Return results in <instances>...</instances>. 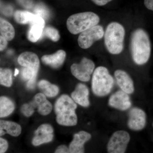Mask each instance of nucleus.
Listing matches in <instances>:
<instances>
[{
	"instance_id": "cd10ccee",
	"label": "nucleus",
	"mask_w": 153,
	"mask_h": 153,
	"mask_svg": "<svg viewBox=\"0 0 153 153\" xmlns=\"http://www.w3.org/2000/svg\"><path fill=\"white\" fill-rule=\"evenodd\" d=\"M56 153H70L69 148H67L65 145H62L58 146L55 151Z\"/></svg>"
},
{
	"instance_id": "f257e3e1",
	"label": "nucleus",
	"mask_w": 153,
	"mask_h": 153,
	"mask_svg": "<svg viewBox=\"0 0 153 153\" xmlns=\"http://www.w3.org/2000/svg\"><path fill=\"white\" fill-rule=\"evenodd\" d=\"M130 49L134 62L139 65L149 61L151 53V44L148 33L142 29H137L132 34Z\"/></svg>"
},
{
	"instance_id": "393cba45",
	"label": "nucleus",
	"mask_w": 153,
	"mask_h": 153,
	"mask_svg": "<svg viewBox=\"0 0 153 153\" xmlns=\"http://www.w3.org/2000/svg\"><path fill=\"white\" fill-rule=\"evenodd\" d=\"M44 34L45 36L54 42H57L60 38V34L58 30L53 27H47L45 28Z\"/></svg>"
},
{
	"instance_id": "c756f323",
	"label": "nucleus",
	"mask_w": 153,
	"mask_h": 153,
	"mask_svg": "<svg viewBox=\"0 0 153 153\" xmlns=\"http://www.w3.org/2000/svg\"><path fill=\"white\" fill-rule=\"evenodd\" d=\"M91 1L97 5L103 6L105 5L112 0H91Z\"/></svg>"
},
{
	"instance_id": "f3484780",
	"label": "nucleus",
	"mask_w": 153,
	"mask_h": 153,
	"mask_svg": "<svg viewBox=\"0 0 153 153\" xmlns=\"http://www.w3.org/2000/svg\"><path fill=\"white\" fill-rule=\"evenodd\" d=\"M88 96V88L86 85L82 83L77 84L74 91L71 94V97L74 101L84 107H87L90 105Z\"/></svg>"
},
{
	"instance_id": "1a4fd4ad",
	"label": "nucleus",
	"mask_w": 153,
	"mask_h": 153,
	"mask_svg": "<svg viewBox=\"0 0 153 153\" xmlns=\"http://www.w3.org/2000/svg\"><path fill=\"white\" fill-rule=\"evenodd\" d=\"M95 64L92 60L83 57L79 63H74L71 66L72 75L82 82L90 80L91 75L93 73Z\"/></svg>"
},
{
	"instance_id": "39448f33",
	"label": "nucleus",
	"mask_w": 153,
	"mask_h": 153,
	"mask_svg": "<svg viewBox=\"0 0 153 153\" xmlns=\"http://www.w3.org/2000/svg\"><path fill=\"white\" fill-rule=\"evenodd\" d=\"M114 80L107 68L99 66L96 68L92 78V91L97 96L104 97L109 94L112 90Z\"/></svg>"
},
{
	"instance_id": "a878e982",
	"label": "nucleus",
	"mask_w": 153,
	"mask_h": 153,
	"mask_svg": "<svg viewBox=\"0 0 153 153\" xmlns=\"http://www.w3.org/2000/svg\"><path fill=\"white\" fill-rule=\"evenodd\" d=\"M34 12L36 13V15L40 16L43 19L48 18L49 16V11L44 6L38 5L35 9Z\"/></svg>"
},
{
	"instance_id": "2eb2a0df",
	"label": "nucleus",
	"mask_w": 153,
	"mask_h": 153,
	"mask_svg": "<svg viewBox=\"0 0 153 153\" xmlns=\"http://www.w3.org/2000/svg\"><path fill=\"white\" fill-rule=\"evenodd\" d=\"M114 75L117 85L122 90L128 94L133 93L134 82L127 72L123 70H117L115 71Z\"/></svg>"
},
{
	"instance_id": "9b49d317",
	"label": "nucleus",
	"mask_w": 153,
	"mask_h": 153,
	"mask_svg": "<svg viewBox=\"0 0 153 153\" xmlns=\"http://www.w3.org/2000/svg\"><path fill=\"white\" fill-rule=\"evenodd\" d=\"M109 106L119 110H127L131 105V101L128 95L123 91H118L111 95L108 100Z\"/></svg>"
},
{
	"instance_id": "f8f14e48",
	"label": "nucleus",
	"mask_w": 153,
	"mask_h": 153,
	"mask_svg": "<svg viewBox=\"0 0 153 153\" xmlns=\"http://www.w3.org/2000/svg\"><path fill=\"white\" fill-rule=\"evenodd\" d=\"M53 128L50 124L41 125L35 131L32 144L34 146H38L52 141L53 138Z\"/></svg>"
},
{
	"instance_id": "412c9836",
	"label": "nucleus",
	"mask_w": 153,
	"mask_h": 153,
	"mask_svg": "<svg viewBox=\"0 0 153 153\" xmlns=\"http://www.w3.org/2000/svg\"><path fill=\"white\" fill-rule=\"evenodd\" d=\"M38 86L43 93L48 97H54L59 93V88L57 85L51 84L46 80H41L38 82Z\"/></svg>"
},
{
	"instance_id": "0eeeda50",
	"label": "nucleus",
	"mask_w": 153,
	"mask_h": 153,
	"mask_svg": "<svg viewBox=\"0 0 153 153\" xmlns=\"http://www.w3.org/2000/svg\"><path fill=\"white\" fill-rule=\"evenodd\" d=\"M130 140L129 134L126 131L119 130L115 132L108 143V152L109 153L125 152Z\"/></svg>"
},
{
	"instance_id": "c85d7f7f",
	"label": "nucleus",
	"mask_w": 153,
	"mask_h": 153,
	"mask_svg": "<svg viewBox=\"0 0 153 153\" xmlns=\"http://www.w3.org/2000/svg\"><path fill=\"white\" fill-rule=\"evenodd\" d=\"M7 40L2 36H0V50L1 51L4 50L7 47L8 42Z\"/></svg>"
},
{
	"instance_id": "bb28decb",
	"label": "nucleus",
	"mask_w": 153,
	"mask_h": 153,
	"mask_svg": "<svg viewBox=\"0 0 153 153\" xmlns=\"http://www.w3.org/2000/svg\"><path fill=\"white\" fill-rule=\"evenodd\" d=\"M8 143L6 140L2 138H0V153L5 152L8 148Z\"/></svg>"
},
{
	"instance_id": "423d86ee",
	"label": "nucleus",
	"mask_w": 153,
	"mask_h": 153,
	"mask_svg": "<svg viewBox=\"0 0 153 153\" xmlns=\"http://www.w3.org/2000/svg\"><path fill=\"white\" fill-rule=\"evenodd\" d=\"M35 109L42 115H47L52 111V105L44 93L37 94L32 101L22 105L21 111L25 116L29 117L33 114Z\"/></svg>"
},
{
	"instance_id": "20e7f679",
	"label": "nucleus",
	"mask_w": 153,
	"mask_h": 153,
	"mask_svg": "<svg viewBox=\"0 0 153 153\" xmlns=\"http://www.w3.org/2000/svg\"><path fill=\"white\" fill-rule=\"evenodd\" d=\"M100 19L97 14L85 12L71 15L67 19L66 26L69 32L76 35L98 25Z\"/></svg>"
},
{
	"instance_id": "ddd939ff",
	"label": "nucleus",
	"mask_w": 153,
	"mask_h": 153,
	"mask_svg": "<svg viewBox=\"0 0 153 153\" xmlns=\"http://www.w3.org/2000/svg\"><path fill=\"white\" fill-rule=\"evenodd\" d=\"M28 33V38L31 42L35 43L38 41L43 32L45 27V21L42 17L35 14Z\"/></svg>"
},
{
	"instance_id": "7c9ffc66",
	"label": "nucleus",
	"mask_w": 153,
	"mask_h": 153,
	"mask_svg": "<svg viewBox=\"0 0 153 153\" xmlns=\"http://www.w3.org/2000/svg\"><path fill=\"white\" fill-rule=\"evenodd\" d=\"M144 3L147 8L153 11V0H144Z\"/></svg>"
},
{
	"instance_id": "dca6fc26",
	"label": "nucleus",
	"mask_w": 153,
	"mask_h": 153,
	"mask_svg": "<svg viewBox=\"0 0 153 153\" xmlns=\"http://www.w3.org/2000/svg\"><path fill=\"white\" fill-rule=\"evenodd\" d=\"M18 61L21 66L32 68L38 73L40 68V60L35 53L30 52H23L19 55Z\"/></svg>"
},
{
	"instance_id": "f03ea898",
	"label": "nucleus",
	"mask_w": 153,
	"mask_h": 153,
	"mask_svg": "<svg viewBox=\"0 0 153 153\" xmlns=\"http://www.w3.org/2000/svg\"><path fill=\"white\" fill-rule=\"evenodd\" d=\"M77 108L76 102L68 95H61L55 102V111L56 120L60 125L72 126L77 123L75 112Z\"/></svg>"
},
{
	"instance_id": "6ab92c4d",
	"label": "nucleus",
	"mask_w": 153,
	"mask_h": 153,
	"mask_svg": "<svg viewBox=\"0 0 153 153\" xmlns=\"http://www.w3.org/2000/svg\"><path fill=\"white\" fill-rule=\"evenodd\" d=\"M22 131V127L19 124L10 121H0L1 136L8 134L12 136L18 137L21 134Z\"/></svg>"
},
{
	"instance_id": "7ed1b4c3",
	"label": "nucleus",
	"mask_w": 153,
	"mask_h": 153,
	"mask_svg": "<svg viewBox=\"0 0 153 153\" xmlns=\"http://www.w3.org/2000/svg\"><path fill=\"white\" fill-rule=\"evenodd\" d=\"M125 30L122 25L113 22L108 25L104 33V43L108 52L113 55H118L122 52Z\"/></svg>"
},
{
	"instance_id": "6e6552de",
	"label": "nucleus",
	"mask_w": 153,
	"mask_h": 153,
	"mask_svg": "<svg viewBox=\"0 0 153 153\" xmlns=\"http://www.w3.org/2000/svg\"><path fill=\"white\" fill-rule=\"evenodd\" d=\"M104 33V30L101 26L96 25L80 33L77 39L78 45L82 49H88L94 42L103 38Z\"/></svg>"
},
{
	"instance_id": "473e14b6",
	"label": "nucleus",
	"mask_w": 153,
	"mask_h": 153,
	"mask_svg": "<svg viewBox=\"0 0 153 153\" xmlns=\"http://www.w3.org/2000/svg\"><path fill=\"white\" fill-rule=\"evenodd\" d=\"M152 126H153V124H152Z\"/></svg>"
},
{
	"instance_id": "b1692460",
	"label": "nucleus",
	"mask_w": 153,
	"mask_h": 153,
	"mask_svg": "<svg viewBox=\"0 0 153 153\" xmlns=\"http://www.w3.org/2000/svg\"><path fill=\"white\" fill-rule=\"evenodd\" d=\"M0 83L1 85L10 87L13 84L12 71L9 68H1Z\"/></svg>"
},
{
	"instance_id": "aec40b11",
	"label": "nucleus",
	"mask_w": 153,
	"mask_h": 153,
	"mask_svg": "<svg viewBox=\"0 0 153 153\" xmlns=\"http://www.w3.org/2000/svg\"><path fill=\"white\" fill-rule=\"evenodd\" d=\"M0 33L1 36L8 41L13 40L15 36V30L13 25L2 18L0 19Z\"/></svg>"
},
{
	"instance_id": "4be33fe9",
	"label": "nucleus",
	"mask_w": 153,
	"mask_h": 153,
	"mask_svg": "<svg viewBox=\"0 0 153 153\" xmlns=\"http://www.w3.org/2000/svg\"><path fill=\"white\" fill-rule=\"evenodd\" d=\"M15 105L10 99L2 96L0 97V117L10 115L15 109Z\"/></svg>"
},
{
	"instance_id": "2f4dec72",
	"label": "nucleus",
	"mask_w": 153,
	"mask_h": 153,
	"mask_svg": "<svg viewBox=\"0 0 153 153\" xmlns=\"http://www.w3.org/2000/svg\"><path fill=\"white\" fill-rule=\"evenodd\" d=\"M19 71L17 68L15 69V73H14V76H16L19 74Z\"/></svg>"
},
{
	"instance_id": "9d476101",
	"label": "nucleus",
	"mask_w": 153,
	"mask_h": 153,
	"mask_svg": "<svg viewBox=\"0 0 153 153\" xmlns=\"http://www.w3.org/2000/svg\"><path fill=\"white\" fill-rule=\"evenodd\" d=\"M146 123V115L142 109L134 108L129 113L128 126L132 130L140 131L144 128Z\"/></svg>"
},
{
	"instance_id": "5701e85b",
	"label": "nucleus",
	"mask_w": 153,
	"mask_h": 153,
	"mask_svg": "<svg viewBox=\"0 0 153 153\" xmlns=\"http://www.w3.org/2000/svg\"><path fill=\"white\" fill-rule=\"evenodd\" d=\"M35 16V14L27 11L17 10L14 15L15 21L20 24H30Z\"/></svg>"
},
{
	"instance_id": "4468645a",
	"label": "nucleus",
	"mask_w": 153,
	"mask_h": 153,
	"mask_svg": "<svg viewBox=\"0 0 153 153\" xmlns=\"http://www.w3.org/2000/svg\"><path fill=\"white\" fill-rule=\"evenodd\" d=\"M91 138V134L83 131L74 134L73 139L69 146L70 153H84V144L88 141L90 140Z\"/></svg>"
},
{
	"instance_id": "a211bd4d",
	"label": "nucleus",
	"mask_w": 153,
	"mask_h": 153,
	"mask_svg": "<svg viewBox=\"0 0 153 153\" xmlns=\"http://www.w3.org/2000/svg\"><path fill=\"white\" fill-rule=\"evenodd\" d=\"M66 57V53L63 50H59L52 55H44L41 57L44 64L57 68L63 65Z\"/></svg>"
}]
</instances>
